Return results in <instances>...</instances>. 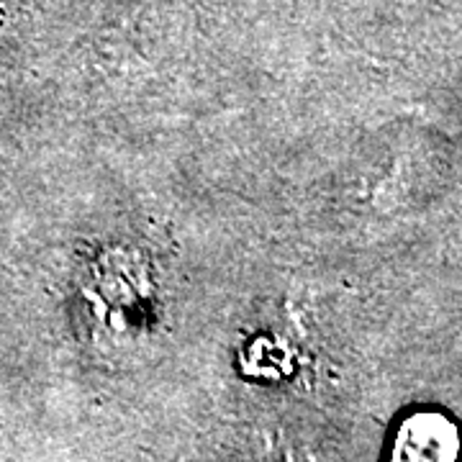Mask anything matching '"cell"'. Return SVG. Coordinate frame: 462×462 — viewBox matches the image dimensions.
Instances as JSON below:
<instances>
[{"label":"cell","instance_id":"cell-1","mask_svg":"<svg viewBox=\"0 0 462 462\" xmlns=\"http://www.w3.org/2000/svg\"><path fill=\"white\" fill-rule=\"evenodd\" d=\"M457 424L442 411H416L401 421L388 462H460Z\"/></svg>","mask_w":462,"mask_h":462}]
</instances>
